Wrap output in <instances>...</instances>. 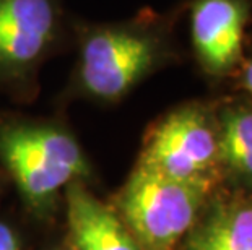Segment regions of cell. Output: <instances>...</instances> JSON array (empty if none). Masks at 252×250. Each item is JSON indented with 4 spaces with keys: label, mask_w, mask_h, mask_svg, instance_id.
<instances>
[{
    "label": "cell",
    "mask_w": 252,
    "mask_h": 250,
    "mask_svg": "<svg viewBox=\"0 0 252 250\" xmlns=\"http://www.w3.org/2000/svg\"><path fill=\"white\" fill-rule=\"evenodd\" d=\"M135 164L217 190L223 177L215 98L186 101L159 115L145 132Z\"/></svg>",
    "instance_id": "cell-3"
},
{
    "label": "cell",
    "mask_w": 252,
    "mask_h": 250,
    "mask_svg": "<svg viewBox=\"0 0 252 250\" xmlns=\"http://www.w3.org/2000/svg\"><path fill=\"white\" fill-rule=\"evenodd\" d=\"M184 0L166 12L150 7L117 21L72 20L77 51L70 86L77 96L116 104L142 82L189 58L179 39Z\"/></svg>",
    "instance_id": "cell-1"
},
{
    "label": "cell",
    "mask_w": 252,
    "mask_h": 250,
    "mask_svg": "<svg viewBox=\"0 0 252 250\" xmlns=\"http://www.w3.org/2000/svg\"><path fill=\"white\" fill-rule=\"evenodd\" d=\"M189 49L198 73L224 89L243 62L252 25V0H184Z\"/></svg>",
    "instance_id": "cell-6"
},
{
    "label": "cell",
    "mask_w": 252,
    "mask_h": 250,
    "mask_svg": "<svg viewBox=\"0 0 252 250\" xmlns=\"http://www.w3.org/2000/svg\"><path fill=\"white\" fill-rule=\"evenodd\" d=\"M221 91L243 93L252 101V33L249 34L243 62H241L238 72H236V75L231 78V82L226 84V88L221 89Z\"/></svg>",
    "instance_id": "cell-10"
},
{
    "label": "cell",
    "mask_w": 252,
    "mask_h": 250,
    "mask_svg": "<svg viewBox=\"0 0 252 250\" xmlns=\"http://www.w3.org/2000/svg\"><path fill=\"white\" fill-rule=\"evenodd\" d=\"M213 192L135 164L112 208L142 250H179Z\"/></svg>",
    "instance_id": "cell-4"
},
{
    "label": "cell",
    "mask_w": 252,
    "mask_h": 250,
    "mask_svg": "<svg viewBox=\"0 0 252 250\" xmlns=\"http://www.w3.org/2000/svg\"><path fill=\"white\" fill-rule=\"evenodd\" d=\"M0 161L36 211L52 208L63 187L91 175L82 145L54 122L0 120Z\"/></svg>",
    "instance_id": "cell-2"
},
{
    "label": "cell",
    "mask_w": 252,
    "mask_h": 250,
    "mask_svg": "<svg viewBox=\"0 0 252 250\" xmlns=\"http://www.w3.org/2000/svg\"><path fill=\"white\" fill-rule=\"evenodd\" d=\"M179 250H252V195L220 185Z\"/></svg>",
    "instance_id": "cell-7"
},
{
    "label": "cell",
    "mask_w": 252,
    "mask_h": 250,
    "mask_svg": "<svg viewBox=\"0 0 252 250\" xmlns=\"http://www.w3.org/2000/svg\"><path fill=\"white\" fill-rule=\"evenodd\" d=\"M215 98L221 185L252 195V101L238 91Z\"/></svg>",
    "instance_id": "cell-8"
},
{
    "label": "cell",
    "mask_w": 252,
    "mask_h": 250,
    "mask_svg": "<svg viewBox=\"0 0 252 250\" xmlns=\"http://www.w3.org/2000/svg\"><path fill=\"white\" fill-rule=\"evenodd\" d=\"M67 218L73 250H142L112 206L85 187H67Z\"/></svg>",
    "instance_id": "cell-9"
},
{
    "label": "cell",
    "mask_w": 252,
    "mask_h": 250,
    "mask_svg": "<svg viewBox=\"0 0 252 250\" xmlns=\"http://www.w3.org/2000/svg\"><path fill=\"white\" fill-rule=\"evenodd\" d=\"M63 0H0V86L30 99L44 63L72 42Z\"/></svg>",
    "instance_id": "cell-5"
},
{
    "label": "cell",
    "mask_w": 252,
    "mask_h": 250,
    "mask_svg": "<svg viewBox=\"0 0 252 250\" xmlns=\"http://www.w3.org/2000/svg\"><path fill=\"white\" fill-rule=\"evenodd\" d=\"M0 250H20L17 234L2 221H0Z\"/></svg>",
    "instance_id": "cell-11"
}]
</instances>
